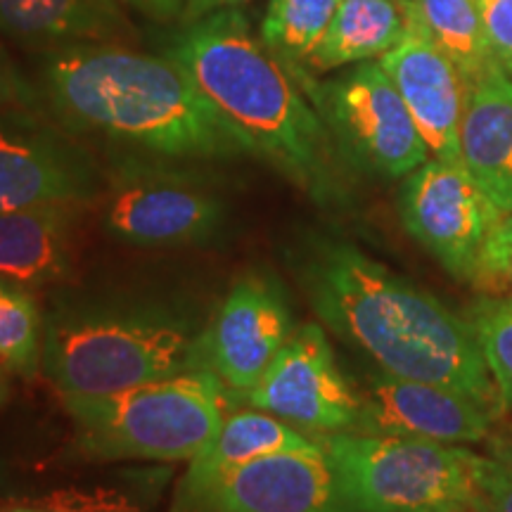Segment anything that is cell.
Here are the masks:
<instances>
[{
    "label": "cell",
    "mask_w": 512,
    "mask_h": 512,
    "mask_svg": "<svg viewBox=\"0 0 512 512\" xmlns=\"http://www.w3.org/2000/svg\"><path fill=\"white\" fill-rule=\"evenodd\" d=\"M76 448L91 460H190L238 401L211 370L166 377L100 396H60Z\"/></svg>",
    "instance_id": "5b68a950"
},
{
    "label": "cell",
    "mask_w": 512,
    "mask_h": 512,
    "mask_svg": "<svg viewBox=\"0 0 512 512\" xmlns=\"http://www.w3.org/2000/svg\"><path fill=\"white\" fill-rule=\"evenodd\" d=\"M10 399V373L0 368V408Z\"/></svg>",
    "instance_id": "1f68e13d"
},
{
    "label": "cell",
    "mask_w": 512,
    "mask_h": 512,
    "mask_svg": "<svg viewBox=\"0 0 512 512\" xmlns=\"http://www.w3.org/2000/svg\"><path fill=\"white\" fill-rule=\"evenodd\" d=\"M171 512H356L320 441L249 460L195 489H178Z\"/></svg>",
    "instance_id": "7c38bea8"
},
{
    "label": "cell",
    "mask_w": 512,
    "mask_h": 512,
    "mask_svg": "<svg viewBox=\"0 0 512 512\" xmlns=\"http://www.w3.org/2000/svg\"><path fill=\"white\" fill-rule=\"evenodd\" d=\"M496 453H508V456H512V422H510L508 439L501 441V444H496Z\"/></svg>",
    "instance_id": "836d02e7"
},
{
    "label": "cell",
    "mask_w": 512,
    "mask_h": 512,
    "mask_svg": "<svg viewBox=\"0 0 512 512\" xmlns=\"http://www.w3.org/2000/svg\"><path fill=\"white\" fill-rule=\"evenodd\" d=\"M411 27L408 0H342L323 41L297 76L332 74L387 55Z\"/></svg>",
    "instance_id": "d6986e66"
},
{
    "label": "cell",
    "mask_w": 512,
    "mask_h": 512,
    "mask_svg": "<svg viewBox=\"0 0 512 512\" xmlns=\"http://www.w3.org/2000/svg\"><path fill=\"white\" fill-rule=\"evenodd\" d=\"M249 408L271 413L302 432H354L361 396L337 366L320 323L294 328L254 389L240 396Z\"/></svg>",
    "instance_id": "8fae6325"
},
{
    "label": "cell",
    "mask_w": 512,
    "mask_h": 512,
    "mask_svg": "<svg viewBox=\"0 0 512 512\" xmlns=\"http://www.w3.org/2000/svg\"><path fill=\"white\" fill-rule=\"evenodd\" d=\"M3 512H53L50 508H46L43 503H29V505H10Z\"/></svg>",
    "instance_id": "d6a6232c"
},
{
    "label": "cell",
    "mask_w": 512,
    "mask_h": 512,
    "mask_svg": "<svg viewBox=\"0 0 512 512\" xmlns=\"http://www.w3.org/2000/svg\"><path fill=\"white\" fill-rule=\"evenodd\" d=\"M287 264L320 323L377 370L444 384L503 413L467 316L335 235L297 238Z\"/></svg>",
    "instance_id": "6da1fadb"
},
{
    "label": "cell",
    "mask_w": 512,
    "mask_h": 512,
    "mask_svg": "<svg viewBox=\"0 0 512 512\" xmlns=\"http://www.w3.org/2000/svg\"><path fill=\"white\" fill-rule=\"evenodd\" d=\"M496 458H503V460H508V463H512V456H508V453H494Z\"/></svg>",
    "instance_id": "e575fe53"
},
{
    "label": "cell",
    "mask_w": 512,
    "mask_h": 512,
    "mask_svg": "<svg viewBox=\"0 0 512 512\" xmlns=\"http://www.w3.org/2000/svg\"><path fill=\"white\" fill-rule=\"evenodd\" d=\"M503 216L463 162L430 157L401 181L403 228L456 280L470 283L479 254Z\"/></svg>",
    "instance_id": "9c48e42d"
},
{
    "label": "cell",
    "mask_w": 512,
    "mask_h": 512,
    "mask_svg": "<svg viewBox=\"0 0 512 512\" xmlns=\"http://www.w3.org/2000/svg\"><path fill=\"white\" fill-rule=\"evenodd\" d=\"M342 0H268L259 36L297 76L323 41Z\"/></svg>",
    "instance_id": "7402d4cb"
},
{
    "label": "cell",
    "mask_w": 512,
    "mask_h": 512,
    "mask_svg": "<svg viewBox=\"0 0 512 512\" xmlns=\"http://www.w3.org/2000/svg\"><path fill=\"white\" fill-rule=\"evenodd\" d=\"M204 323L157 299L57 304L46 316L43 373L57 394L100 396L202 370Z\"/></svg>",
    "instance_id": "277c9868"
},
{
    "label": "cell",
    "mask_w": 512,
    "mask_h": 512,
    "mask_svg": "<svg viewBox=\"0 0 512 512\" xmlns=\"http://www.w3.org/2000/svg\"><path fill=\"white\" fill-rule=\"evenodd\" d=\"M240 3H245V0H188L181 22H192V19L211 15V12H216V10L235 8V5H240Z\"/></svg>",
    "instance_id": "4dcf8cb0"
},
{
    "label": "cell",
    "mask_w": 512,
    "mask_h": 512,
    "mask_svg": "<svg viewBox=\"0 0 512 512\" xmlns=\"http://www.w3.org/2000/svg\"><path fill=\"white\" fill-rule=\"evenodd\" d=\"M294 328L290 299L275 275L266 271L240 275L204 323L202 370H211L240 399L259 384Z\"/></svg>",
    "instance_id": "4fadbf2b"
},
{
    "label": "cell",
    "mask_w": 512,
    "mask_h": 512,
    "mask_svg": "<svg viewBox=\"0 0 512 512\" xmlns=\"http://www.w3.org/2000/svg\"><path fill=\"white\" fill-rule=\"evenodd\" d=\"M41 503L53 512H136L124 494L110 489H60Z\"/></svg>",
    "instance_id": "83f0119b"
},
{
    "label": "cell",
    "mask_w": 512,
    "mask_h": 512,
    "mask_svg": "<svg viewBox=\"0 0 512 512\" xmlns=\"http://www.w3.org/2000/svg\"><path fill=\"white\" fill-rule=\"evenodd\" d=\"M46 112L0 114V214L38 204H88L105 188L88 147Z\"/></svg>",
    "instance_id": "30bf717a"
},
{
    "label": "cell",
    "mask_w": 512,
    "mask_h": 512,
    "mask_svg": "<svg viewBox=\"0 0 512 512\" xmlns=\"http://www.w3.org/2000/svg\"><path fill=\"white\" fill-rule=\"evenodd\" d=\"M155 43L252 143L259 159L320 207L347 204L349 169L328 126L297 76L254 34L245 12L226 8L178 22Z\"/></svg>",
    "instance_id": "3957f363"
},
{
    "label": "cell",
    "mask_w": 512,
    "mask_h": 512,
    "mask_svg": "<svg viewBox=\"0 0 512 512\" xmlns=\"http://www.w3.org/2000/svg\"><path fill=\"white\" fill-rule=\"evenodd\" d=\"M297 81L349 171L403 181L430 159L425 138L380 62L354 64L328 79L304 74Z\"/></svg>",
    "instance_id": "ba28073f"
},
{
    "label": "cell",
    "mask_w": 512,
    "mask_h": 512,
    "mask_svg": "<svg viewBox=\"0 0 512 512\" xmlns=\"http://www.w3.org/2000/svg\"><path fill=\"white\" fill-rule=\"evenodd\" d=\"M36 83L46 112L74 136L171 162L259 159L252 143L162 53L124 43L43 50Z\"/></svg>",
    "instance_id": "7a4b0ae2"
},
{
    "label": "cell",
    "mask_w": 512,
    "mask_h": 512,
    "mask_svg": "<svg viewBox=\"0 0 512 512\" xmlns=\"http://www.w3.org/2000/svg\"><path fill=\"white\" fill-rule=\"evenodd\" d=\"M81 204H38L0 214V278L41 287L67 280Z\"/></svg>",
    "instance_id": "e0dca14e"
},
{
    "label": "cell",
    "mask_w": 512,
    "mask_h": 512,
    "mask_svg": "<svg viewBox=\"0 0 512 512\" xmlns=\"http://www.w3.org/2000/svg\"><path fill=\"white\" fill-rule=\"evenodd\" d=\"M470 283L482 297L512 302V214H505L491 230Z\"/></svg>",
    "instance_id": "d4e9b609"
},
{
    "label": "cell",
    "mask_w": 512,
    "mask_h": 512,
    "mask_svg": "<svg viewBox=\"0 0 512 512\" xmlns=\"http://www.w3.org/2000/svg\"><path fill=\"white\" fill-rule=\"evenodd\" d=\"M102 200L107 233L138 247L197 245L228 221V202L211 178L188 162L133 152L112 159Z\"/></svg>",
    "instance_id": "52a82bcc"
},
{
    "label": "cell",
    "mask_w": 512,
    "mask_h": 512,
    "mask_svg": "<svg viewBox=\"0 0 512 512\" xmlns=\"http://www.w3.org/2000/svg\"><path fill=\"white\" fill-rule=\"evenodd\" d=\"M10 112H46V100L38 83L22 72L0 43V114Z\"/></svg>",
    "instance_id": "484cf974"
},
{
    "label": "cell",
    "mask_w": 512,
    "mask_h": 512,
    "mask_svg": "<svg viewBox=\"0 0 512 512\" xmlns=\"http://www.w3.org/2000/svg\"><path fill=\"white\" fill-rule=\"evenodd\" d=\"M318 444L316 437L292 427L290 422L275 418L271 413L247 408V411H233L223 418L209 444L188 463L178 489H195L211 482V479L226 475L235 467L249 463V460L271 456L280 451H299V448H313Z\"/></svg>",
    "instance_id": "ffe728a7"
},
{
    "label": "cell",
    "mask_w": 512,
    "mask_h": 512,
    "mask_svg": "<svg viewBox=\"0 0 512 512\" xmlns=\"http://www.w3.org/2000/svg\"><path fill=\"white\" fill-rule=\"evenodd\" d=\"M46 316L34 292L0 278V368L22 380H34L43 368Z\"/></svg>",
    "instance_id": "603a6c76"
},
{
    "label": "cell",
    "mask_w": 512,
    "mask_h": 512,
    "mask_svg": "<svg viewBox=\"0 0 512 512\" xmlns=\"http://www.w3.org/2000/svg\"><path fill=\"white\" fill-rule=\"evenodd\" d=\"M479 512H512V463L475 453Z\"/></svg>",
    "instance_id": "4316f807"
},
{
    "label": "cell",
    "mask_w": 512,
    "mask_h": 512,
    "mask_svg": "<svg viewBox=\"0 0 512 512\" xmlns=\"http://www.w3.org/2000/svg\"><path fill=\"white\" fill-rule=\"evenodd\" d=\"M380 64L406 102L430 155L460 162L467 83L456 64L415 29L382 55Z\"/></svg>",
    "instance_id": "9a60e30c"
},
{
    "label": "cell",
    "mask_w": 512,
    "mask_h": 512,
    "mask_svg": "<svg viewBox=\"0 0 512 512\" xmlns=\"http://www.w3.org/2000/svg\"><path fill=\"white\" fill-rule=\"evenodd\" d=\"M316 439L356 512H479L475 453L463 446L358 432Z\"/></svg>",
    "instance_id": "8992f818"
},
{
    "label": "cell",
    "mask_w": 512,
    "mask_h": 512,
    "mask_svg": "<svg viewBox=\"0 0 512 512\" xmlns=\"http://www.w3.org/2000/svg\"><path fill=\"white\" fill-rule=\"evenodd\" d=\"M460 162L501 214H512V79L491 64L467 88Z\"/></svg>",
    "instance_id": "2e32d148"
},
{
    "label": "cell",
    "mask_w": 512,
    "mask_h": 512,
    "mask_svg": "<svg viewBox=\"0 0 512 512\" xmlns=\"http://www.w3.org/2000/svg\"><path fill=\"white\" fill-rule=\"evenodd\" d=\"M0 34L38 50L121 43L133 27L119 0H0Z\"/></svg>",
    "instance_id": "ac0fdd59"
},
{
    "label": "cell",
    "mask_w": 512,
    "mask_h": 512,
    "mask_svg": "<svg viewBox=\"0 0 512 512\" xmlns=\"http://www.w3.org/2000/svg\"><path fill=\"white\" fill-rule=\"evenodd\" d=\"M361 406L354 432L375 437L465 446L489 437L496 413L444 384L408 380L392 373L368 375L358 387Z\"/></svg>",
    "instance_id": "5bb4252c"
},
{
    "label": "cell",
    "mask_w": 512,
    "mask_h": 512,
    "mask_svg": "<svg viewBox=\"0 0 512 512\" xmlns=\"http://www.w3.org/2000/svg\"><path fill=\"white\" fill-rule=\"evenodd\" d=\"M498 67L512 79V0H477Z\"/></svg>",
    "instance_id": "f1b7e54d"
},
{
    "label": "cell",
    "mask_w": 512,
    "mask_h": 512,
    "mask_svg": "<svg viewBox=\"0 0 512 512\" xmlns=\"http://www.w3.org/2000/svg\"><path fill=\"white\" fill-rule=\"evenodd\" d=\"M408 3L413 19L411 29L432 41L456 64L467 88L491 64H496L477 0H408Z\"/></svg>",
    "instance_id": "44dd1931"
},
{
    "label": "cell",
    "mask_w": 512,
    "mask_h": 512,
    "mask_svg": "<svg viewBox=\"0 0 512 512\" xmlns=\"http://www.w3.org/2000/svg\"><path fill=\"white\" fill-rule=\"evenodd\" d=\"M465 316L496 382L501 411H512V302L479 297Z\"/></svg>",
    "instance_id": "cb8c5ba5"
},
{
    "label": "cell",
    "mask_w": 512,
    "mask_h": 512,
    "mask_svg": "<svg viewBox=\"0 0 512 512\" xmlns=\"http://www.w3.org/2000/svg\"><path fill=\"white\" fill-rule=\"evenodd\" d=\"M121 5H128L138 15L157 24H178L185 15L188 0H119Z\"/></svg>",
    "instance_id": "f546056e"
}]
</instances>
